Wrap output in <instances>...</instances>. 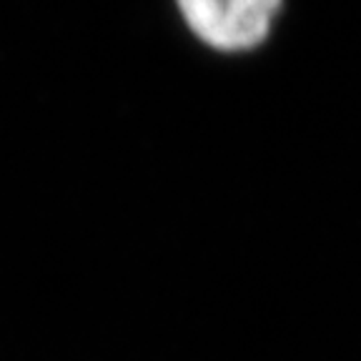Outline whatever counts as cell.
Here are the masks:
<instances>
[{"label":"cell","mask_w":361,"mask_h":361,"mask_svg":"<svg viewBox=\"0 0 361 361\" xmlns=\"http://www.w3.org/2000/svg\"><path fill=\"white\" fill-rule=\"evenodd\" d=\"M188 38L221 58L261 51L279 28L286 0H171Z\"/></svg>","instance_id":"cell-1"}]
</instances>
